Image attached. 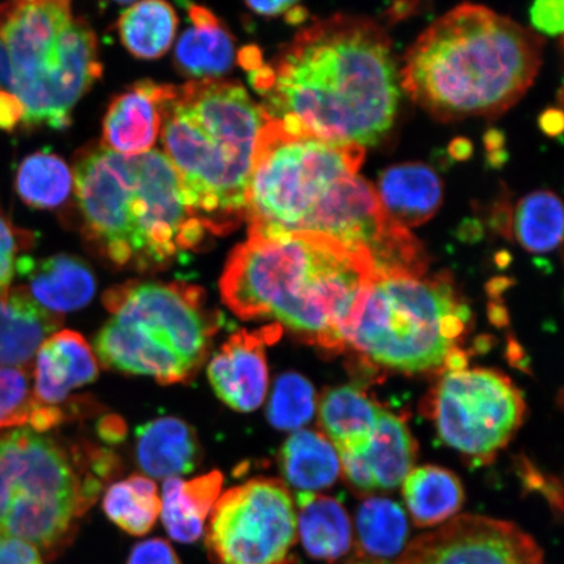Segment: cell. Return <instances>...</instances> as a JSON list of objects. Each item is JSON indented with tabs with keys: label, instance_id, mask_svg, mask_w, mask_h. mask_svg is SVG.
I'll list each match as a JSON object with an SVG mask.
<instances>
[{
	"label": "cell",
	"instance_id": "obj_15",
	"mask_svg": "<svg viewBox=\"0 0 564 564\" xmlns=\"http://www.w3.org/2000/svg\"><path fill=\"white\" fill-rule=\"evenodd\" d=\"M345 477L358 491L398 488L415 460V443L405 423L382 411L368 444L356 453H340Z\"/></svg>",
	"mask_w": 564,
	"mask_h": 564
},
{
	"label": "cell",
	"instance_id": "obj_33",
	"mask_svg": "<svg viewBox=\"0 0 564 564\" xmlns=\"http://www.w3.org/2000/svg\"><path fill=\"white\" fill-rule=\"evenodd\" d=\"M315 391L306 378L295 372L282 373L274 383L267 415L280 430L300 429L313 419Z\"/></svg>",
	"mask_w": 564,
	"mask_h": 564
},
{
	"label": "cell",
	"instance_id": "obj_36",
	"mask_svg": "<svg viewBox=\"0 0 564 564\" xmlns=\"http://www.w3.org/2000/svg\"><path fill=\"white\" fill-rule=\"evenodd\" d=\"M531 21L535 30L547 35L563 32V0H534Z\"/></svg>",
	"mask_w": 564,
	"mask_h": 564
},
{
	"label": "cell",
	"instance_id": "obj_38",
	"mask_svg": "<svg viewBox=\"0 0 564 564\" xmlns=\"http://www.w3.org/2000/svg\"><path fill=\"white\" fill-rule=\"evenodd\" d=\"M0 564H45L40 550L25 541L0 539Z\"/></svg>",
	"mask_w": 564,
	"mask_h": 564
},
{
	"label": "cell",
	"instance_id": "obj_11",
	"mask_svg": "<svg viewBox=\"0 0 564 564\" xmlns=\"http://www.w3.org/2000/svg\"><path fill=\"white\" fill-rule=\"evenodd\" d=\"M206 546L215 564H295L297 513L284 482L256 478L212 507Z\"/></svg>",
	"mask_w": 564,
	"mask_h": 564
},
{
	"label": "cell",
	"instance_id": "obj_7",
	"mask_svg": "<svg viewBox=\"0 0 564 564\" xmlns=\"http://www.w3.org/2000/svg\"><path fill=\"white\" fill-rule=\"evenodd\" d=\"M110 319L95 349L105 368L188 382L206 361L220 317L202 288L186 282H126L104 295Z\"/></svg>",
	"mask_w": 564,
	"mask_h": 564
},
{
	"label": "cell",
	"instance_id": "obj_42",
	"mask_svg": "<svg viewBox=\"0 0 564 564\" xmlns=\"http://www.w3.org/2000/svg\"><path fill=\"white\" fill-rule=\"evenodd\" d=\"M540 126L546 135L560 137L563 131L562 111L555 109L546 110L540 118Z\"/></svg>",
	"mask_w": 564,
	"mask_h": 564
},
{
	"label": "cell",
	"instance_id": "obj_41",
	"mask_svg": "<svg viewBox=\"0 0 564 564\" xmlns=\"http://www.w3.org/2000/svg\"><path fill=\"white\" fill-rule=\"evenodd\" d=\"M253 12L263 17H280L293 10L300 0H245Z\"/></svg>",
	"mask_w": 564,
	"mask_h": 564
},
{
	"label": "cell",
	"instance_id": "obj_23",
	"mask_svg": "<svg viewBox=\"0 0 564 564\" xmlns=\"http://www.w3.org/2000/svg\"><path fill=\"white\" fill-rule=\"evenodd\" d=\"M221 486L223 475L216 470L188 482L178 477L166 479L162 521L173 540L194 544L200 539L204 521L220 496Z\"/></svg>",
	"mask_w": 564,
	"mask_h": 564
},
{
	"label": "cell",
	"instance_id": "obj_20",
	"mask_svg": "<svg viewBox=\"0 0 564 564\" xmlns=\"http://www.w3.org/2000/svg\"><path fill=\"white\" fill-rule=\"evenodd\" d=\"M376 189L387 215L406 229L429 221L443 199L440 175L420 162L386 169Z\"/></svg>",
	"mask_w": 564,
	"mask_h": 564
},
{
	"label": "cell",
	"instance_id": "obj_21",
	"mask_svg": "<svg viewBox=\"0 0 564 564\" xmlns=\"http://www.w3.org/2000/svg\"><path fill=\"white\" fill-rule=\"evenodd\" d=\"M189 25L175 47L180 73L194 80L218 79L236 63V42L220 20L202 6L188 9Z\"/></svg>",
	"mask_w": 564,
	"mask_h": 564
},
{
	"label": "cell",
	"instance_id": "obj_16",
	"mask_svg": "<svg viewBox=\"0 0 564 564\" xmlns=\"http://www.w3.org/2000/svg\"><path fill=\"white\" fill-rule=\"evenodd\" d=\"M97 377V359L86 338L68 329L53 334L34 358L35 403L39 408L61 409L70 392L94 383Z\"/></svg>",
	"mask_w": 564,
	"mask_h": 564
},
{
	"label": "cell",
	"instance_id": "obj_29",
	"mask_svg": "<svg viewBox=\"0 0 564 564\" xmlns=\"http://www.w3.org/2000/svg\"><path fill=\"white\" fill-rule=\"evenodd\" d=\"M15 188L21 200L32 208L58 209L74 192V174L56 154L37 152L21 162Z\"/></svg>",
	"mask_w": 564,
	"mask_h": 564
},
{
	"label": "cell",
	"instance_id": "obj_6",
	"mask_svg": "<svg viewBox=\"0 0 564 564\" xmlns=\"http://www.w3.org/2000/svg\"><path fill=\"white\" fill-rule=\"evenodd\" d=\"M109 474L108 451L68 447L31 427L0 433V539L25 541L52 560Z\"/></svg>",
	"mask_w": 564,
	"mask_h": 564
},
{
	"label": "cell",
	"instance_id": "obj_39",
	"mask_svg": "<svg viewBox=\"0 0 564 564\" xmlns=\"http://www.w3.org/2000/svg\"><path fill=\"white\" fill-rule=\"evenodd\" d=\"M23 105L9 90L0 89V130L13 131L23 122Z\"/></svg>",
	"mask_w": 564,
	"mask_h": 564
},
{
	"label": "cell",
	"instance_id": "obj_2",
	"mask_svg": "<svg viewBox=\"0 0 564 564\" xmlns=\"http://www.w3.org/2000/svg\"><path fill=\"white\" fill-rule=\"evenodd\" d=\"M376 276L369 256L317 232L249 236L231 251L220 292L241 319H274L337 350Z\"/></svg>",
	"mask_w": 564,
	"mask_h": 564
},
{
	"label": "cell",
	"instance_id": "obj_46",
	"mask_svg": "<svg viewBox=\"0 0 564 564\" xmlns=\"http://www.w3.org/2000/svg\"><path fill=\"white\" fill-rule=\"evenodd\" d=\"M111 2L119 3V4H129V3L135 2V0H111Z\"/></svg>",
	"mask_w": 564,
	"mask_h": 564
},
{
	"label": "cell",
	"instance_id": "obj_34",
	"mask_svg": "<svg viewBox=\"0 0 564 564\" xmlns=\"http://www.w3.org/2000/svg\"><path fill=\"white\" fill-rule=\"evenodd\" d=\"M37 409L33 369L0 368V432L31 426Z\"/></svg>",
	"mask_w": 564,
	"mask_h": 564
},
{
	"label": "cell",
	"instance_id": "obj_5",
	"mask_svg": "<svg viewBox=\"0 0 564 564\" xmlns=\"http://www.w3.org/2000/svg\"><path fill=\"white\" fill-rule=\"evenodd\" d=\"M161 138L193 216L208 235L225 236L246 218L257 140L265 122L237 82L162 84Z\"/></svg>",
	"mask_w": 564,
	"mask_h": 564
},
{
	"label": "cell",
	"instance_id": "obj_28",
	"mask_svg": "<svg viewBox=\"0 0 564 564\" xmlns=\"http://www.w3.org/2000/svg\"><path fill=\"white\" fill-rule=\"evenodd\" d=\"M178 18L165 0H141L118 21L126 51L139 59H158L171 48Z\"/></svg>",
	"mask_w": 564,
	"mask_h": 564
},
{
	"label": "cell",
	"instance_id": "obj_45",
	"mask_svg": "<svg viewBox=\"0 0 564 564\" xmlns=\"http://www.w3.org/2000/svg\"><path fill=\"white\" fill-rule=\"evenodd\" d=\"M343 564H387L384 561L368 558V556L358 555L357 558H351Z\"/></svg>",
	"mask_w": 564,
	"mask_h": 564
},
{
	"label": "cell",
	"instance_id": "obj_25",
	"mask_svg": "<svg viewBox=\"0 0 564 564\" xmlns=\"http://www.w3.org/2000/svg\"><path fill=\"white\" fill-rule=\"evenodd\" d=\"M382 409L355 387L335 388L321 404V421L337 453L361 451L371 438Z\"/></svg>",
	"mask_w": 564,
	"mask_h": 564
},
{
	"label": "cell",
	"instance_id": "obj_19",
	"mask_svg": "<svg viewBox=\"0 0 564 564\" xmlns=\"http://www.w3.org/2000/svg\"><path fill=\"white\" fill-rule=\"evenodd\" d=\"M17 273L28 281L26 291L40 306L56 315L76 312L94 299V272L83 260L55 256L35 260L20 257Z\"/></svg>",
	"mask_w": 564,
	"mask_h": 564
},
{
	"label": "cell",
	"instance_id": "obj_32",
	"mask_svg": "<svg viewBox=\"0 0 564 564\" xmlns=\"http://www.w3.org/2000/svg\"><path fill=\"white\" fill-rule=\"evenodd\" d=\"M514 235L529 252L554 251L563 237V206L550 192L529 194L514 215Z\"/></svg>",
	"mask_w": 564,
	"mask_h": 564
},
{
	"label": "cell",
	"instance_id": "obj_8",
	"mask_svg": "<svg viewBox=\"0 0 564 564\" xmlns=\"http://www.w3.org/2000/svg\"><path fill=\"white\" fill-rule=\"evenodd\" d=\"M0 44L9 56L10 94L23 105L28 129L63 130L77 102L100 79L98 41L70 0L0 3Z\"/></svg>",
	"mask_w": 564,
	"mask_h": 564
},
{
	"label": "cell",
	"instance_id": "obj_26",
	"mask_svg": "<svg viewBox=\"0 0 564 564\" xmlns=\"http://www.w3.org/2000/svg\"><path fill=\"white\" fill-rule=\"evenodd\" d=\"M282 475L299 491L327 489L340 475V458L323 435L299 430L282 446Z\"/></svg>",
	"mask_w": 564,
	"mask_h": 564
},
{
	"label": "cell",
	"instance_id": "obj_17",
	"mask_svg": "<svg viewBox=\"0 0 564 564\" xmlns=\"http://www.w3.org/2000/svg\"><path fill=\"white\" fill-rule=\"evenodd\" d=\"M161 95L162 84L144 80L117 96L105 115L102 144L127 158L150 152L161 131Z\"/></svg>",
	"mask_w": 564,
	"mask_h": 564
},
{
	"label": "cell",
	"instance_id": "obj_13",
	"mask_svg": "<svg viewBox=\"0 0 564 564\" xmlns=\"http://www.w3.org/2000/svg\"><path fill=\"white\" fill-rule=\"evenodd\" d=\"M398 564H545V556L517 524L462 514L414 540Z\"/></svg>",
	"mask_w": 564,
	"mask_h": 564
},
{
	"label": "cell",
	"instance_id": "obj_35",
	"mask_svg": "<svg viewBox=\"0 0 564 564\" xmlns=\"http://www.w3.org/2000/svg\"><path fill=\"white\" fill-rule=\"evenodd\" d=\"M31 237L0 216V292L9 291L11 282L17 274L19 252Z\"/></svg>",
	"mask_w": 564,
	"mask_h": 564
},
{
	"label": "cell",
	"instance_id": "obj_40",
	"mask_svg": "<svg viewBox=\"0 0 564 564\" xmlns=\"http://www.w3.org/2000/svg\"><path fill=\"white\" fill-rule=\"evenodd\" d=\"M524 482L528 488L532 490H539L545 494L546 499L554 507V509H558L562 511V490L555 489V482L553 479L546 481L544 475L539 474L538 470L524 468Z\"/></svg>",
	"mask_w": 564,
	"mask_h": 564
},
{
	"label": "cell",
	"instance_id": "obj_3",
	"mask_svg": "<svg viewBox=\"0 0 564 564\" xmlns=\"http://www.w3.org/2000/svg\"><path fill=\"white\" fill-rule=\"evenodd\" d=\"M542 47L540 35L484 6L465 3L409 48L400 84L443 122L500 116L532 86Z\"/></svg>",
	"mask_w": 564,
	"mask_h": 564
},
{
	"label": "cell",
	"instance_id": "obj_1",
	"mask_svg": "<svg viewBox=\"0 0 564 564\" xmlns=\"http://www.w3.org/2000/svg\"><path fill=\"white\" fill-rule=\"evenodd\" d=\"M249 74L267 118L337 143L377 145L398 115L400 74L391 41L368 19L316 20Z\"/></svg>",
	"mask_w": 564,
	"mask_h": 564
},
{
	"label": "cell",
	"instance_id": "obj_14",
	"mask_svg": "<svg viewBox=\"0 0 564 564\" xmlns=\"http://www.w3.org/2000/svg\"><path fill=\"white\" fill-rule=\"evenodd\" d=\"M278 334L272 328L258 333L239 330L223 344L208 366L216 394L235 411L249 413L262 405L268 388L265 343Z\"/></svg>",
	"mask_w": 564,
	"mask_h": 564
},
{
	"label": "cell",
	"instance_id": "obj_43",
	"mask_svg": "<svg viewBox=\"0 0 564 564\" xmlns=\"http://www.w3.org/2000/svg\"><path fill=\"white\" fill-rule=\"evenodd\" d=\"M11 86V68H10V62L9 56H7V53L4 51V47L2 44H0V89H9Z\"/></svg>",
	"mask_w": 564,
	"mask_h": 564
},
{
	"label": "cell",
	"instance_id": "obj_24",
	"mask_svg": "<svg viewBox=\"0 0 564 564\" xmlns=\"http://www.w3.org/2000/svg\"><path fill=\"white\" fill-rule=\"evenodd\" d=\"M297 502V531L306 553L328 562L347 555L352 542L351 524L341 503L312 491H300Z\"/></svg>",
	"mask_w": 564,
	"mask_h": 564
},
{
	"label": "cell",
	"instance_id": "obj_27",
	"mask_svg": "<svg viewBox=\"0 0 564 564\" xmlns=\"http://www.w3.org/2000/svg\"><path fill=\"white\" fill-rule=\"evenodd\" d=\"M404 498L415 525L433 527L455 517L464 503V489L453 471L426 465L404 479Z\"/></svg>",
	"mask_w": 564,
	"mask_h": 564
},
{
	"label": "cell",
	"instance_id": "obj_31",
	"mask_svg": "<svg viewBox=\"0 0 564 564\" xmlns=\"http://www.w3.org/2000/svg\"><path fill=\"white\" fill-rule=\"evenodd\" d=\"M162 503L152 479L133 475L111 485L104 498V510L111 521L132 535H144L156 524Z\"/></svg>",
	"mask_w": 564,
	"mask_h": 564
},
{
	"label": "cell",
	"instance_id": "obj_4",
	"mask_svg": "<svg viewBox=\"0 0 564 564\" xmlns=\"http://www.w3.org/2000/svg\"><path fill=\"white\" fill-rule=\"evenodd\" d=\"M86 235L119 267H165L208 235L192 214L178 172L160 151L127 158L102 143L74 162Z\"/></svg>",
	"mask_w": 564,
	"mask_h": 564
},
{
	"label": "cell",
	"instance_id": "obj_10",
	"mask_svg": "<svg viewBox=\"0 0 564 564\" xmlns=\"http://www.w3.org/2000/svg\"><path fill=\"white\" fill-rule=\"evenodd\" d=\"M365 148L312 135L267 118L253 153L245 220L249 236L306 231L328 189L357 174Z\"/></svg>",
	"mask_w": 564,
	"mask_h": 564
},
{
	"label": "cell",
	"instance_id": "obj_37",
	"mask_svg": "<svg viewBox=\"0 0 564 564\" xmlns=\"http://www.w3.org/2000/svg\"><path fill=\"white\" fill-rule=\"evenodd\" d=\"M127 564H181V561L167 541L152 539L133 547Z\"/></svg>",
	"mask_w": 564,
	"mask_h": 564
},
{
	"label": "cell",
	"instance_id": "obj_9",
	"mask_svg": "<svg viewBox=\"0 0 564 564\" xmlns=\"http://www.w3.org/2000/svg\"><path fill=\"white\" fill-rule=\"evenodd\" d=\"M470 310L447 280L378 274L352 321L347 345L401 371L440 368L455 351Z\"/></svg>",
	"mask_w": 564,
	"mask_h": 564
},
{
	"label": "cell",
	"instance_id": "obj_18",
	"mask_svg": "<svg viewBox=\"0 0 564 564\" xmlns=\"http://www.w3.org/2000/svg\"><path fill=\"white\" fill-rule=\"evenodd\" d=\"M61 323L62 317L40 306L25 286L0 292V368L33 369L41 345Z\"/></svg>",
	"mask_w": 564,
	"mask_h": 564
},
{
	"label": "cell",
	"instance_id": "obj_22",
	"mask_svg": "<svg viewBox=\"0 0 564 564\" xmlns=\"http://www.w3.org/2000/svg\"><path fill=\"white\" fill-rule=\"evenodd\" d=\"M137 456L145 475L172 478L192 474L200 462V446L185 421L162 417L138 427Z\"/></svg>",
	"mask_w": 564,
	"mask_h": 564
},
{
	"label": "cell",
	"instance_id": "obj_30",
	"mask_svg": "<svg viewBox=\"0 0 564 564\" xmlns=\"http://www.w3.org/2000/svg\"><path fill=\"white\" fill-rule=\"evenodd\" d=\"M408 521L400 505L387 498L373 497L359 506L357 513L358 546L368 558H391L404 549Z\"/></svg>",
	"mask_w": 564,
	"mask_h": 564
},
{
	"label": "cell",
	"instance_id": "obj_12",
	"mask_svg": "<svg viewBox=\"0 0 564 564\" xmlns=\"http://www.w3.org/2000/svg\"><path fill=\"white\" fill-rule=\"evenodd\" d=\"M524 411L518 388L492 370H449L434 400L441 440L478 464L491 460L509 443Z\"/></svg>",
	"mask_w": 564,
	"mask_h": 564
},
{
	"label": "cell",
	"instance_id": "obj_44",
	"mask_svg": "<svg viewBox=\"0 0 564 564\" xmlns=\"http://www.w3.org/2000/svg\"><path fill=\"white\" fill-rule=\"evenodd\" d=\"M449 152L457 160H465L470 156L471 145L467 139H456L449 147Z\"/></svg>",
	"mask_w": 564,
	"mask_h": 564
}]
</instances>
